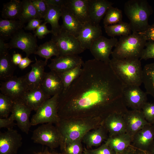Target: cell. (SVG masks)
I'll list each match as a JSON object with an SVG mask.
<instances>
[{"label": "cell", "mask_w": 154, "mask_h": 154, "mask_svg": "<svg viewBox=\"0 0 154 154\" xmlns=\"http://www.w3.org/2000/svg\"><path fill=\"white\" fill-rule=\"evenodd\" d=\"M80 75L59 95L58 114L60 119L97 117L104 121L113 113L128 110L124 86L109 64L95 59L84 62Z\"/></svg>", "instance_id": "6da1fadb"}, {"label": "cell", "mask_w": 154, "mask_h": 154, "mask_svg": "<svg viewBox=\"0 0 154 154\" xmlns=\"http://www.w3.org/2000/svg\"><path fill=\"white\" fill-rule=\"evenodd\" d=\"M81 117L60 119L56 124L62 136V143L76 140H82L88 132L103 125L104 121L99 117Z\"/></svg>", "instance_id": "7a4b0ae2"}, {"label": "cell", "mask_w": 154, "mask_h": 154, "mask_svg": "<svg viewBox=\"0 0 154 154\" xmlns=\"http://www.w3.org/2000/svg\"><path fill=\"white\" fill-rule=\"evenodd\" d=\"M109 64L124 86H139L142 84L143 69L139 59L112 58Z\"/></svg>", "instance_id": "3957f363"}, {"label": "cell", "mask_w": 154, "mask_h": 154, "mask_svg": "<svg viewBox=\"0 0 154 154\" xmlns=\"http://www.w3.org/2000/svg\"><path fill=\"white\" fill-rule=\"evenodd\" d=\"M124 10L132 32H142L149 26V18L153 9L147 0L127 1L124 4Z\"/></svg>", "instance_id": "277c9868"}, {"label": "cell", "mask_w": 154, "mask_h": 154, "mask_svg": "<svg viewBox=\"0 0 154 154\" xmlns=\"http://www.w3.org/2000/svg\"><path fill=\"white\" fill-rule=\"evenodd\" d=\"M147 41L138 32L120 37L112 51V58L139 59Z\"/></svg>", "instance_id": "5b68a950"}, {"label": "cell", "mask_w": 154, "mask_h": 154, "mask_svg": "<svg viewBox=\"0 0 154 154\" xmlns=\"http://www.w3.org/2000/svg\"><path fill=\"white\" fill-rule=\"evenodd\" d=\"M53 124H43L33 131L31 139L34 143L45 145L51 149L60 146L62 143L61 134Z\"/></svg>", "instance_id": "8992f818"}, {"label": "cell", "mask_w": 154, "mask_h": 154, "mask_svg": "<svg viewBox=\"0 0 154 154\" xmlns=\"http://www.w3.org/2000/svg\"><path fill=\"white\" fill-rule=\"evenodd\" d=\"M59 95L52 96L36 111L31 121V125H36L44 123H57L60 120L58 112Z\"/></svg>", "instance_id": "52a82bcc"}, {"label": "cell", "mask_w": 154, "mask_h": 154, "mask_svg": "<svg viewBox=\"0 0 154 154\" xmlns=\"http://www.w3.org/2000/svg\"><path fill=\"white\" fill-rule=\"evenodd\" d=\"M51 40L56 44L60 55H78L85 50L76 37L62 28Z\"/></svg>", "instance_id": "ba28073f"}, {"label": "cell", "mask_w": 154, "mask_h": 154, "mask_svg": "<svg viewBox=\"0 0 154 154\" xmlns=\"http://www.w3.org/2000/svg\"><path fill=\"white\" fill-rule=\"evenodd\" d=\"M29 89L25 75L19 77L13 76L0 83L1 93L10 98L13 102L21 100Z\"/></svg>", "instance_id": "9c48e42d"}, {"label": "cell", "mask_w": 154, "mask_h": 154, "mask_svg": "<svg viewBox=\"0 0 154 154\" xmlns=\"http://www.w3.org/2000/svg\"><path fill=\"white\" fill-rule=\"evenodd\" d=\"M7 44L9 49H20L25 52L28 57L34 54L38 47L36 37L31 33L25 32L23 29L15 34Z\"/></svg>", "instance_id": "30bf717a"}, {"label": "cell", "mask_w": 154, "mask_h": 154, "mask_svg": "<svg viewBox=\"0 0 154 154\" xmlns=\"http://www.w3.org/2000/svg\"><path fill=\"white\" fill-rule=\"evenodd\" d=\"M118 40L115 37L108 38L102 35L93 41L89 50L94 59L109 64L112 49Z\"/></svg>", "instance_id": "8fae6325"}, {"label": "cell", "mask_w": 154, "mask_h": 154, "mask_svg": "<svg viewBox=\"0 0 154 154\" xmlns=\"http://www.w3.org/2000/svg\"><path fill=\"white\" fill-rule=\"evenodd\" d=\"M0 132V154H16L22 146V137L13 128Z\"/></svg>", "instance_id": "7c38bea8"}, {"label": "cell", "mask_w": 154, "mask_h": 154, "mask_svg": "<svg viewBox=\"0 0 154 154\" xmlns=\"http://www.w3.org/2000/svg\"><path fill=\"white\" fill-rule=\"evenodd\" d=\"M147 94L137 86L124 87L123 95L126 105L132 110H141L147 102Z\"/></svg>", "instance_id": "4fadbf2b"}, {"label": "cell", "mask_w": 154, "mask_h": 154, "mask_svg": "<svg viewBox=\"0 0 154 154\" xmlns=\"http://www.w3.org/2000/svg\"><path fill=\"white\" fill-rule=\"evenodd\" d=\"M51 62L48 66L51 71L60 73L82 66L84 63L82 58L78 55H59L50 59Z\"/></svg>", "instance_id": "5bb4252c"}, {"label": "cell", "mask_w": 154, "mask_h": 154, "mask_svg": "<svg viewBox=\"0 0 154 154\" xmlns=\"http://www.w3.org/2000/svg\"><path fill=\"white\" fill-rule=\"evenodd\" d=\"M32 111L21 100L14 102L11 115L17 122L18 127L27 134L31 126L29 117Z\"/></svg>", "instance_id": "9a60e30c"}, {"label": "cell", "mask_w": 154, "mask_h": 154, "mask_svg": "<svg viewBox=\"0 0 154 154\" xmlns=\"http://www.w3.org/2000/svg\"><path fill=\"white\" fill-rule=\"evenodd\" d=\"M7 43L0 39V79L4 81L12 77L16 68L8 51Z\"/></svg>", "instance_id": "2e32d148"}, {"label": "cell", "mask_w": 154, "mask_h": 154, "mask_svg": "<svg viewBox=\"0 0 154 154\" xmlns=\"http://www.w3.org/2000/svg\"><path fill=\"white\" fill-rule=\"evenodd\" d=\"M126 133L132 138L139 130L149 123L145 120L141 110H128L123 115Z\"/></svg>", "instance_id": "e0dca14e"}, {"label": "cell", "mask_w": 154, "mask_h": 154, "mask_svg": "<svg viewBox=\"0 0 154 154\" xmlns=\"http://www.w3.org/2000/svg\"><path fill=\"white\" fill-rule=\"evenodd\" d=\"M102 35V28L100 25H94L89 22L83 24L77 37L85 50L89 49L93 41Z\"/></svg>", "instance_id": "ac0fdd59"}, {"label": "cell", "mask_w": 154, "mask_h": 154, "mask_svg": "<svg viewBox=\"0 0 154 154\" xmlns=\"http://www.w3.org/2000/svg\"><path fill=\"white\" fill-rule=\"evenodd\" d=\"M41 86L45 93L50 97L56 94L60 95L64 89L62 80L58 74L52 71L45 72Z\"/></svg>", "instance_id": "d6986e66"}, {"label": "cell", "mask_w": 154, "mask_h": 154, "mask_svg": "<svg viewBox=\"0 0 154 154\" xmlns=\"http://www.w3.org/2000/svg\"><path fill=\"white\" fill-rule=\"evenodd\" d=\"M35 58V62L31 65V70L25 75L29 89L41 86L45 73V67L47 62L45 60H38L36 57Z\"/></svg>", "instance_id": "ffe728a7"}, {"label": "cell", "mask_w": 154, "mask_h": 154, "mask_svg": "<svg viewBox=\"0 0 154 154\" xmlns=\"http://www.w3.org/2000/svg\"><path fill=\"white\" fill-rule=\"evenodd\" d=\"M51 97L43 90L41 86L29 89L21 100L32 111L35 112Z\"/></svg>", "instance_id": "44dd1931"}, {"label": "cell", "mask_w": 154, "mask_h": 154, "mask_svg": "<svg viewBox=\"0 0 154 154\" xmlns=\"http://www.w3.org/2000/svg\"><path fill=\"white\" fill-rule=\"evenodd\" d=\"M154 140V126L147 125L138 131L132 138L131 145L135 148L147 151Z\"/></svg>", "instance_id": "7402d4cb"}, {"label": "cell", "mask_w": 154, "mask_h": 154, "mask_svg": "<svg viewBox=\"0 0 154 154\" xmlns=\"http://www.w3.org/2000/svg\"><path fill=\"white\" fill-rule=\"evenodd\" d=\"M114 3L107 0H88L89 14L91 22L99 25L108 9Z\"/></svg>", "instance_id": "603a6c76"}, {"label": "cell", "mask_w": 154, "mask_h": 154, "mask_svg": "<svg viewBox=\"0 0 154 154\" xmlns=\"http://www.w3.org/2000/svg\"><path fill=\"white\" fill-rule=\"evenodd\" d=\"M62 28L77 37L83 27L81 23L71 11L65 6L62 7Z\"/></svg>", "instance_id": "cb8c5ba5"}, {"label": "cell", "mask_w": 154, "mask_h": 154, "mask_svg": "<svg viewBox=\"0 0 154 154\" xmlns=\"http://www.w3.org/2000/svg\"><path fill=\"white\" fill-rule=\"evenodd\" d=\"M123 114L113 113L105 119L103 125L109 133V137L126 133Z\"/></svg>", "instance_id": "d4e9b609"}, {"label": "cell", "mask_w": 154, "mask_h": 154, "mask_svg": "<svg viewBox=\"0 0 154 154\" xmlns=\"http://www.w3.org/2000/svg\"><path fill=\"white\" fill-rule=\"evenodd\" d=\"M65 6L71 11L82 24L90 22L88 0H66Z\"/></svg>", "instance_id": "484cf974"}, {"label": "cell", "mask_w": 154, "mask_h": 154, "mask_svg": "<svg viewBox=\"0 0 154 154\" xmlns=\"http://www.w3.org/2000/svg\"><path fill=\"white\" fill-rule=\"evenodd\" d=\"M24 24L19 20L0 19V39L5 41L12 37L17 32L23 29Z\"/></svg>", "instance_id": "4316f807"}, {"label": "cell", "mask_w": 154, "mask_h": 154, "mask_svg": "<svg viewBox=\"0 0 154 154\" xmlns=\"http://www.w3.org/2000/svg\"><path fill=\"white\" fill-rule=\"evenodd\" d=\"M107 130L103 125L88 132L82 140L88 148L100 145L106 138Z\"/></svg>", "instance_id": "83f0119b"}, {"label": "cell", "mask_w": 154, "mask_h": 154, "mask_svg": "<svg viewBox=\"0 0 154 154\" xmlns=\"http://www.w3.org/2000/svg\"><path fill=\"white\" fill-rule=\"evenodd\" d=\"M62 7L48 5L47 13L44 17V22L49 23L51 26L52 35H57L62 29L59 23V20L62 16Z\"/></svg>", "instance_id": "f1b7e54d"}, {"label": "cell", "mask_w": 154, "mask_h": 154, "mask_svg": "<svg viewBox=\"0 0 154 154\" xmlns=\"http://www.w3.org/2000/svg\"><path fill=\"white\" fill-rule=\"evenodd\" d=\"M107 140L109 146L117 154L123 151L131 145L132 138L125 133L109 137Z\"/></svg>", "instance_id": "f546056e"}, {"label": "cell", "mask_w": 154, "mask_h": 154, "mask_svg": "<svg viewBox=\"0 0 154 154\" xmlns=\"http://www.w3.org/2000/svg\"><path fill=\"white\" fill-rule=\"evenodd\" d=\"M22 1L11 0L3 4L1 15L4 19L19 20L21 12Z\"/></svg>", "instance_id": "4dcf8cb0"}, {"label": "cell", "mask_w": 154, "mask_h": 154, "mask_svg": "<svg viewBox=\"0 0 154 154\" xmlns=\"http://www.w3.org/2000/svg\"><path fill=\"white\" fill-rule=\"evenodd\" d=\"M142 83L147 94L154 98V62L146 64L143 69Z\"/></svg>", "instance_id": "1f68e13d"}, {"label": "cell", "mask_w": 154, "mask_h": 154, "mask_svg": "<svg viewBox=\"0 0 154 154\" xmlns=\"http://www.w3.org/2000/svg\"><path fill=\"white\" fill-rule=\"evenodd\" d=\"M34 54L45 58L47 62L52 56L57 57L60 55L56 44L52 40L39 45Z\"/></svg>", "instance_id": "d6a6232c"}, {"label": "cell", "mask_w": 154, "mask_h": 154, "mask_svg": "<svg viewBox=\"0 0 154 154\" xmlns=\"http://www.w3.org/2000/svg\"><path fill=\"white\" fill-rule=\"evenodd\" d=\"M104 27L107 34L111 38L127 35L130 34L132 31L129 23L123 21Z\"/></svg>", "instance_id": "836d02e7"}, {"label": "cell", "mask_w": 154, "mask_h": 154, "mask_svg": "<svg viewBox=\"0 0 154 154\" xmlns=\"http://www.w3.org/2000/svg\"><path fill=\"white\" fill-rule=\"evenodd\" d=\"M22 2V10L19 19L21 22L24 24L33 19H42L31 0H23Z\"/></svg>", "instance_id": "e575fe53"}, {"label": "cell", "mask_w": 154, "mask_h": 154, "mask_svg": "<svg viewBox=\"0 0 154 154\" xmlns=\"http://www.w3.org/2000/svg\"><path fill=\"white\" fill-rule=\"evenodd\" d=\"M82 66H79L70 70L63 72L58 73L62 81L64 89L65 91L73 81L81 74Z\"/></svg>", "instance_id": "d590c367"}, {"label": "cell", "mask_w": 154, "mask_h": 154, "mask_svg": "<svg viewBox=\"0 0 154 154\" xmlns=\"http://www.w3.org/2000/svg\"><path fill=\"white\" fill-rule=\"evenodd\" d=\"M121 10L116 7H111L108 10L103 19L104 26L112 25L122 22Z\"/></svg>", "instance_id": "8d00e7d4"}, {"label": "cell", "mask_w": 154, "mask_h": 154, "mask_svg": "<svg viewBox=\"0 0 154 154\" xmlns=\"http://www.w3.org/2000/svg\"><path fill=\"white\" fill-rule=\"evenodd\" d=\"M81 140H76L66 143L60 146L64 154H83L84 149Z\"/></svg>", "instance_id": "74e56055"}, {"label": "cell", "mask_w": 154, "mask_h": 154, "mask_svg": "<svg viewBox=\"0 0 154 154\" xmlns=\"http://www.w3.org/2000/svg\"><path fill=\"white\" fill-rule=\"evenodd\" d=\"M14 102L10 98L0 93V118L8 117L11 111Z\"/></svg>", "instance_id": "f35d334b"}, {"label": "cell", "mask_w": 154, "mask_h": 154, "mask_svg": "<svg viewBox=\"0 0 154 154\" xmlns=\"http://www.w3.org/2000/svg\"><path fill=\"white\" fill-rule=\"evenodd\" d=\"M141 110L146 121L149 124L154 123V103L147 102Z\"/></svg>", "instance_id": "ab89813d"}, {"label": "cell", "mask_w": 154, "mask_h": 154, "mask_svg": "<svg viewBox=\"0 0 154 154\" xmlns=\"http://www.w3.org/2000/svg\"><path fill=\"white\" fill-rule=\"evenodd\" d=\"M31 1L41 18L44 19L48 7L45 0H31Z\"/></svg>", "instance_id": "60d3db41"}, {"label": "cell", "mask_w": 154, "mask_h": 154, "mask_svg": "<svg viewBox=\"0 0 154 154\" xmlns=\"http://www.w3.org/2000/svg\"><path fill=\"white\" fill-rule=\"evenodd\" d=\"M145 48L143 50L140 60H147L150 58L154 59V42L147 41Z\"/></svg>", "instance_id": "b9f144b4"}, {"label": "cell", "mask_w": 154, "mask_h": 154, "mask_svg": "<svg viewBox=\"0 0 154 154\" xmlns=\"http://www.w3.org/2000/svg\"><path fill=\"white\" fill-rule=\"evenodd\" d=\"M88 150L93 154H116L109 146L107 140L104 144L98 148Z\"/></svg>", "instance_id": "7bdbcfd3"}, {"label": "cell", "mask_w": 154, "mask_h": 154, "mask_svg": "<svg viewBox=\"0 0 154 154\" xmlns=\"http://www.w3.org/2000/svg\"><path fill=\"white\" fill-rule=\"evenodd\" d=\"M138 33L147 41L154 42V23L149 25L145 30Z\"/></svg>", "instance_id": "ee69618b"}, {"label": "cell", "mask_w": 154, "mask_h": 154, "mask_svg": "<svg viewBox=\"0 0 154 154\" xmlns=\"http://www.w3.org/2000/svg\"><path fill=\"white\" fill-rule=\"evenodd\" d=\"M46 24L44 22L41 24L34 32V35L39 39L44 38L47 34L52 33V31L49 30L46 25Z\"/></svg>", "instance_id": "f6af8a7d"}, {"label": "cell", "mask_w": 154, "mask_h": 154, "mask_svg": "<svg viewBox=\"0 0 154 154\" xmlns=\"http://www.w3.org/2000/svg\"><path fill=\"white\" fill-rule=\"evenodd\" d=\"M11 115L7 118H0V128H13V127L17 125L15 123Z\"/></svg>", "instance_id": "bcb514c9"}, {"label": "cell", "mask_w": 154, "mask_h": 154, "mask_svg": "<svg viewBox=\"0 0 154 154\" xmlns=\"http://www.w3.org/2000/svg\"><path fill=\"white\" fill-rule=\"evenodd\" d=\"M43 21L41 19L35 18L32 19L28 22L27 25L24 27L25 29L27 30H35L42 24Z\"/></svg>", "instance_id": "7dc6e473"}, {"label": "cell", "mask_w": 154, "mask_h": 154, "mask_svg": "<svg viewBox=\"0 0 154 154\" xmlns=\"http://www.w3.org/2000/svg\"><path fill=\"white\" fill-rule=\"evenodd\" d=\"M48 5H52L60 7L64 6L66 0H45Z\"/></svg>", "instance_id": "c3c4849f"}, {"label": "cell", "mask_w": 154, "mask_h": 154, "mask_svg": "<svg viewBox=\"0 0 154 154\" xmlns=\"http://www.w3.org/2000/svg\"><path fill=\"white\" fill-rule=\"evenodd\" d=\"M33 61L30 60L28 56L23 58L21 62L18 65L19 68L21 69H23L28 66Z\"/></svg>", "instance_id": "681fc988"}, {"label": "cell", "mask_w": 154, "mask_h": 154, "mask_svg": "<svg viewBox=\"0 0 154 154\" xmlns=\"http://www.w3.org/2000/svg\"><path fill=\"white\" fill-rule=\"evenodd\" d=\"M22 58L21 55L19 53H15L13 54L12 56L13 62L16 66L19 64Z\"/></svg>", "instance_id": "f907efd6"}, {"label": "cell", "mask_w": 154, "mask_h": 154, "mask_svg": "<svg viewBox=\"0 0 154 154\" xmlns=\"http://www.w3.org/2000/svg\"><path fill=\"white\" fill-rule=\"evenodd\" d=\"M136 148L131 145L123 151L117 154H135Z\"/></svg>", "instance_id": "816d5d0a"}, {"label": "cell", "mask_w": 154, "mask_h": 154, "mask_svg": "<svg viewBox=\"0 0 154 154\" xmlns=\"http://www.w3.org/2000/svg\"><path fill=\"white\" fill-rule=\"evenodd\" d=\"M34 154H64L63 153H58L54 151H50L47 148H46L44 150L35 152Z\"/></svg>", "instance_id": "f5cc1de1"}, {"label": "cell", "mask_w": 154, "mask_h": 154, "mask_svg": "<svg viewBox=\"0 0 154 154\" xmlns=\"http://www.w3.org/2000/svg\"><path fill=\"white\" fill-rule=\"evenodd\" d=\"M147 151L150 154H154V140Z\"/></svg>", "instance_id": "db71d44e"}, {"label": "cell", "mask_w": 154, "mask_h": 154, "mask_svg": "<svg viewBox=\"0 0 154 154\" xmlns=\"http://www.w3.org/2000/svg\"><path fill=\"white\" fill-rule=\"evenodd\" d=\"M135 154H150L146 150H144L136 148Z\"/></svg>", "instance_id": "11a10c76"}, {"label": "cell", "mask_w": 154, "mask_h": 154, "mask_svg": "<svg viewBox=\"0 0 154 154\" xmlns=\"http://www.w3.org/2000/svg\"><path fill=\"white\" fill-rule=\"evenodd\" d=\"M83 154H93L90 152L88 149L84 147V149Z\"/></svg>", "instance_id": "9f6ffc18"}, {"label": "cell", "mask_w": 154, "mask_h": 154, "mask_svg": "<svg viewBox=\"0 0 154 154\" xmlns=\"http://www.w3.org/2000/svg\"><path fill=\"white\" fill-rule=\"evenodd\" d=\"M153 125H154V123H153Z\"/></svg>", "instance_id": "6f0895ef"}]
</instances>
